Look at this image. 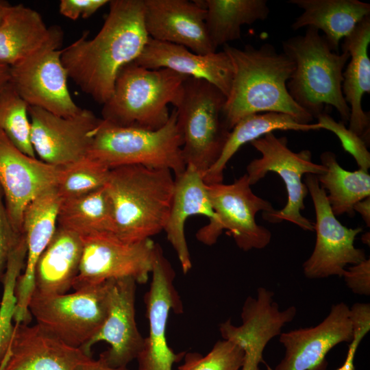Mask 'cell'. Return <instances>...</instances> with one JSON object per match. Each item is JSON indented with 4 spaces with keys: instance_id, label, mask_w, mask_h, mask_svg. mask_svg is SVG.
<instances>
[{
    "instance_id": "cell-1",
    "label": "cell",
    "mask_w": 370,
    "mask_h": 370,
    "mask_svg": "<svg viewBox=\"0 0 370 370\" xmlns=\"http://www.w3.org/2000/svg\"><path fill=\"white\" fill-rule=\"evenodd\" d=\"M99 32L91 39L85 32L62 49L69 78L96 102L110 97L119 71L134 62L149 36L144 25V0H112Z\"/></svg>"
},
{
    "instance_id": "cell-2",
    "label": "cell",
    "mask_w": 370,
    "mask_h": 370,
    "mask_svg": "<svg viewBox=\"0 0 370 370\" xmlns=\"http://www.w3.org/2000/svg\"><path fill=\"white\" fill-rule=\"evenodd\" d=\"M223 51L234 68L231 90L223 108L230 131L244 117L261 112L286 114L301 124L314 120L288 91L286 84L295 64L284 53H278L269 43L259 48L247 45L243 49L225 44Z\"/></svg>"
},
{
    "instance_id": "cell-3",
    "label": "cell",
    "mask_w": 370,
    "mask_h": 370,
    "mask_svg": "<svg viewBox=\"0 0 370 370\" xmlns=\"http://www.w3.org/2000/svg\"><path fill=\"white\" fill-rule=\"evenodd\" d=\"M111 199L119 238L139 242L164 230L174 191L168 169L126 165L110 170L104 185Z\"/></svg>"
},
{
    "instance_id": "cell-4",
    "label": "cell",
    "mask_w": 370,
    "mask_h": 370,
    "mask_svg": "<svg viewBox=\"0 0 370 370\" xmlns=\"http://www.w3.org/2000/svg\"><path fill=\"white\" fill-rule=\"evenodd\" d=\"M282 49L295 64L286 84L293 100L313 118L325 111V106H332L344 123L349 121L350 109L342 92L349 53L332 51L325 36L312 27L304 35L283 41Z\"/></svg>"
},
{
    "instance_id": "cell-5",
    "label": "cell",
    "mask_w": 370,
    "mask_h": 370,
    "mask_svg": "<svg viewBox=\"0 0 370 370\" xmlns=\"http://www.w3.org/2000/svg\"><path fill=\"white\" fill-rule=\"evenodd\" d=\"M188 77L169 69H148L132 62L119 71L102 119L114 125L157 130L168 121V105L178 103Z\"/></svg>"
},
{
    "instance_id": "cell-6",
    "label": "cell",
    "mask_w": 370,
    "mask_h": 370,
    "mask_svg": "<svg viewBox=\"0 0 370 370\" xmlns=\"http://www.w3.org/2000/svg\"><path fill=\"white\" fill-rule=\"evenodd\" d=\"M176 110L160 129L120 126L103 121L97 127L87 157L109 169L126 165L168 169L175 177L186 166L183 141L176 124Z\"/></svg>"
},
{
    "instance_id": "cell-7",
    "label": "cell",
    "mask_w": 370,
    "mask_h": 370,
    "mask_svg": "<svg viewBox=\"0 0 370 370\" xmlns=\"http://www.w3.org/2000/svg\"><path fill=\"white\" fill-rule=\"evenodd\" d=\"M226 99L210 82L188 77L175 106L184 163L202 177L219 159L230 132L223 114Z\"/></svg>"
},
{
    "instance_id": "cell-8",
    "label": "cell",
    "mask_w": 370,
    "mask_h": 370,
    "mask_svg": "<svg viewBox=\"0 0 370 370\" xmlns=\"http://www.w3.org/2000/svg\"><path fill=\"white\" fill-rule=\"evenodd\" d=\"M250 143L261 153L260 158L251 160L247 166L246 174L250 185L256 184L268 172L273 171L284 181L288 195L287 202L282 209L262 212V218L272 223L287 221L302 230L313 231L314 223L301 213L305 208L304 199L308 193L306 184L302 182V176L322 175L326 172V168L312 162L310 151L293 152L288 147L286 137L278 138L273 132Z\"/></svg>"
},
{
    "instance_id": "cell-9",
    "label": "cell",
    "mask_w": 370,
    "mask_h": 370,
    "mask_svg": "<svg viewBox=\"0 0 370 370\" xmlns=\"http://www.w3.org/2000/svg\"><path fill=\"white\" fill-rule=\"evenodd\" d=\"M206 185L216 219L197 232L198 241L213 245L225 230L245 251L263 249L269 244L271 232L258 225L255 217L260 211L267 212L274 208L269 201L253 193L246 173L232 184Z\"/></svg>"
},
{
    "instance_id": "cell-10",
    "label": "cell",
    "mask_w": 370,
    "mask_h": 370,
    "mask_svg": "<svg viewBox=\"0 0 370 370\" xmlns=\"http://www.w3.org/2000/svg\"><path fill=\"white\" fill-rule=\"evenodd\" d=\"M28 308L36 323L67 345L83 349L106 317L108 281L71 293L32 296Z\"/></svg>"
},
{
    "instance_id": "cell-11",
    "label": "cell",
    "mask_w": 370,
    "mask_h": 370,
    "mask_svg": "<svg viewBox=\"0 0 370 370\" xmlns=\"http://www.w3.org/2000/svg\"><path fill=\"white\" fill-rule=\"evenodd\" d=\"M63 38L61 29L40 49L10 66V84L29 105L55 114L70 116L82 108L69 92L67 72L59 49Z\"/></svg>"
},
{
    "instance_id": "cell-12",
    "label": "cell",
    "mask_w": 370,
    "mask_h": 370,
    "mask_svg": "<svg viewBox=\"0 0 370 370\" xmlns=\"http://www.w3.org/2000/svg\"><path fill=\"white\" fill-rule=\"evenodd\" d=\"M83 240L74 290L121 278H132L137 284L147 282L157 245L151 238L127 242L114 234H101Z\"/></svg>"
},
{
    "instance_id": "cell-13",
    "label": "cell",
    "mask_w": 370,
    "mask_h": 370,
    "mask_svg": "<svg viewBox=\"0 0 370 370\" xmlns=\"http://www.w3.org/2000/svg\"><path fill=\"white\" fill-rule=\"evenodd\" d=\"M304 184L315 210L316 243L312 254L303 264L304 273L308 279L342 277L348 264H356L367 259L364 250L354 245L362 229L349 228L336 219L317 175L306 174Z\"/></svg>"
},
{
    "instance_id": "cell-14",
    "label": "cell",
    "mask_w": 370,
    "mask_h": 370,
    "mask_svg": "<svg viewBox=\"0 0 370 370\" xmlns=\"http://www.w3.org/2000/svg\"><path fill=\"white\" fill-rule=\"evenodd\" d=\"M151 273L152 280L144 297L149 335L144 338L136 358L138 370H172L173 364L181 361L186 352L176 354L169 347L166 324L170 311L180 314L183 307L173 283L175 273L158 243Z\"/></svg>"
},
{
    "instance_id": "cell-15",
    "label": "cell",
    "mask_w": 370,
    "mask_h": 370,
    "mask_svg": "<svg viewBox=\"0 0 370 370\" xmlns=\"http://www.w3.org/2000/svg\"><path fill=\"white\" fill-rule=\"evenodd\" d=\"M31 141L36 156L56 166H64L87 156L101 119L87 109L62 116L29 106Z\"/></svg>"
},
{
    "instance_id": "cell-16",
    "label": "cell",
    "mask_w": 370,
    "mask_h": 370,
    "mask_svg": "<svg viewBox=\"0 0 370 370\" xmlns=\"http://www.w3.org/2000/svg\"><path fill=\"white\" fill-rule=\"evenodd\" d=\"M60 167L18 150L0 129V188L15 232L23 233L25 209L45 190L55 187Z\"/></svg>"
},
{
    "instance_id": "cell-17",
    "label": "cell",
    "mask_w": 370,
    "mask_h": 370,
    "mask_svg": "<svg viewBox=\"0 0 370 370\" xmlns=\"http://www.w3.org/2000/svg\"><path fill=\"white\" fill-rule=\"evenodd\" d=\"M108 308L103 325L83 348L92 356L91 347L99 341L110 345L101 356L113 367H127L137 358L143 349L144 337L139 332L135 319L136 282L132 278L108 280Z\"/></svg>"
},
{
    "instance_id": "cell-18",
    "label": "cell",
    "mask_w": 370,
    "mask_h": 370,
    "mask_svg": "<svg viewBox=\"0 0 370 370\" xmlns=\"http://www.w3.org/2000/svg\"><path fill=\"white\" fill-rule=\"evenodd\" d=\"M353 323L350 308L341 302L314 327L299 328L280 334L284 356L273 370H325L326 356L336 345L350 343Z\"/></svg>"
},
{
    "instance_id": "cell-19",
    "label": "cell",
    "mask_w": 370,
    "mask_h": 370,
    "mask_svg": "<svg viewBox=\"0 0 370 370\" xmlns=\"http://www.w3.org/2000/svg\"><path fill=\"white\" fill-rule=\"evenodd\" d=\"M273 297L272 291L258 288L257 297L249 296L244 303L240 326L234 325L230 319L219 325L223 339L235 342L245 352L241 370H260L259 364L264 362L262 354L267 344L280 336L282 327L296 315L295 306L280 310Z\"/></svg>"
},
{
    "instance_id": "cell-20",
    "label": "cell",
    "mask_w": 370,
    "mask_h": 370,
    "mask_svg": "<svg viewBox=\"0 0 370 370\" xmlns=\"http://www.w3.org/2000/svg\"><path fill=\"white\" fill-rule=\"evenodd\" d=\"M203 1L144 0V25L156 40L206 55L216 52L206 27Z\"/></svg>"
},
{
    "instance_id": "cell-21",
    "label": "cell",
    "mask_w": 370,
    "mask_h": 370,
    "mask_svg": "<svg viewBox=\"0 0 370 370\" xmlns=\"http://www.w3.org/2000/svg\"><path fill=\"white\" fill-rule=\"evenodd\" d=\"M89 356L36 323H14L0 370H79Z\"/></svg>"
},
{
    "instance_id": "cell-22",
    "label": "cell",
    "mask_w": 370,
    "mask_h": 370,
    "mask_svg": "<svg viewBox=\"0 0 370 370\" xmlns=\"http://www.w3.org/2000/svg\"><path fill=\"white\" fill-rule=\"evenodd\" d=\"M60 203L56 187H52L32 200L24 212L23 229L27 255L24 272L17 278L14 289L16 299L14 323L29 324L32 320L28 306L33 293L34 269L58 227Z\"/></svg>"
},
{
    "instance_id": "cell-23",
    "label": "cell",
    "mask_w": 370,
    "mask_h": 370,
    "mask_svg": "<svg viewBox=\"0 0 370 370\" xmlns=\"http://www.w3.org/2000/svg\"><path fill=\"white\" fill-rule=\"evenodd\" d=\"M148 69H169L177 73L206 80L227 97L232 87L234 68L224 51L201 55L185 47L149 38L134 61Z\"/></svg>"
},
{
    "instance_id": "cell-24",
    "label": "cell",
    "mask_w": 370,
    "mask_h": 370,
    "mask_svg": "<svg viewBox=\"0 0 370 370\" xmlns=\"http://www.w3.org/2000/svg\"><path fill=\"white\" fill-rule=\"evenodd\" d=\"M196 214L204 215L210 221L216 219L202 175L193 166L188 165L181 175L175 177L171 209L164 228L184 274L192 268L185 223L188 217Z\"/></svg>"
},
{
    "instance_id": "cell-25",
    "label": "cell",
    "mask_w": 370,
    "mask_h": 370,
    "mask_svg": "<svg viewBox=\"0 0 370 370\" xmlns=\"http://www.w3.org/2000/svg\"><path fill=\"white\" fill-rule=\"evenodd\" d=\"M370 15L360 21L343 38L342 50L347 51L351 60L343 73L342 92L350 109L349 130L360 136L367 146L370 140L369 114L362 108L365 93L370 92Z\"/></svg>"
},
{
    "instance_id": "cell-26",
    "label": "cell",
    "mask_w": 370,
    "mask_h": 370,
    "mask_svg": "<svg viewBox=\"0 0 370 370\" xmlns=\"http://www.w3.org/2000/svg\"><path fill=\"white\" fill-rule=\"evenodd\" d=\"M83 247L80 236L58 227L36 264L32 296L67 293L78 275Z\"/></svg>"
},
{
    "instance_id": "cell-27",
    "label": "cell",
    "mask_w": 370,
    "mask_h": 370,
    "mask_svg": "<svg viewBox=\"0 0 370 370\" xmlns=\"http://www.w3.org/2000/svg\"><path fill=\"white\" fill-rule=\"evenodd\" d=\"M60 27H47L40 14L22 4L10 6L0 24V64L13 66L47 44Z\"/></svg>"
},
{
    "instance_id": "cell-28",
    "label": "cell",
    "mask_w": 370,
    "mask_h": 370,
    "mask_svg": "<svg viewBox=\"0 0 370 370\" xmlns=\"http://www.w3.org/2000/svg\"><path fill=\"white\" fill-rule=\"evenodd\" d=\"M288 3L304 10L292 24L295 31L312 27L324 32L332 51L338 53L341 39L358 23L370 15V4L358 0H291Z\"/></svg>"
},
{
    "instance_id": "cell-29",
    "label": "cell",
    "mask_w": 370,
    "mask_h": 370,
    "mask_svg": "<svg viewBox=\"0 0 370 370\" xmlns=\"http://www.w3.org/2000/svg\"><path fill=\"white\" fill-rule=\"evenodd\" d=\"M321 129L318 123L301 124L291 116L280 112H270L245 116L232 129L219 159L203 179L206 184L223 183L226 165L240 147L268 133L275 130L308 132Z\"/></svg>"
},
{
    "instance_id": "cell-30",
    "label": "cell",
    "mask_w": 370,
    "mask_h": 370,
    "mask_svg": "<svg viewBox=\"0 0 370 370\" xmlns=\"http://www.w3.org/2000/svg\"><path fill=\"white\" fill-rule=\"evenodd\" d=\"M58 227L82 238L101 234H115L112 204L105 186L81 196L60 200Z\"/></svg>"
},
{
    "instance_id": "cell-31",
    "label": "cell",
    "mask_w": 370,
    "mask_h": 370,
    "mask_svg": "<svg viewBox=\"0 0 370 370\" xmlns=\"http://www.w3.org/2000/svg\"><path fill=\"white\" fill-rule=\"evenodd\" d=\"M266 0H203L206 27L215 49L240 39L241 27L265 20L269 14Z\"/></svg>"
},
{
    "instance_id": "cell-32",
    "label": "cell",
    "mask_w": 370,
    "mask_h": 370,
    "mask_svg": "<svg viewBox=\"0 0 370 370\" xmlns=\"http://www.w3.org/2000/svg\"><path fill=\"white\" fill-rule=\"evenodd\" d=\"M320 158L326 172L317 177L320 186L328 191L327 199L334 214L336 217L346 213L353 216L355 204L370 197L369 171L344 169L337 162L335 153L330 151L323 152Z\"/></svg>"
},
{
    "instance_id": "cell-33",
    "label": "cell",
    "mask_w": 370,
    "mask_h": 370,
    "mask_svg": "<svg viewBox=\"0 0 370 370\" xmlns=\"http://www.w3.org/2000/svg\"><path fill=\"white\" fill-rule=\"evenodd\" d=\"M29 105L10 84L0 91V129L21 152L33 158Z\"/></svg>"
},
{
    "instance_id": "cell-34",
    "label": "cell",
    "mask_w": 370,
    "mask_h": 370,
    "mask_svg": "<svg viewBox=\"0 0 370 370\" xmlns=\"http://www.w3.org/2000/svg\"><path fill=\"white\" fill-rule=\"evenodd\" d=\"M27 244L23 235L10 255L2 278L3 295L0 304V365L6 356L13 335L16 306L14 289L17 278L25 267Z\"/></svg>"
},
{
    "instance_id": "cell-35",
    "label": "cell",
    "mask_w": 370,
    "mask_h": 370,
    "mask_svg": "<svg viewBox=\"0 0 370 370\" xmlns=\"http://www.w3.org/2000/svg\"><path fill=\"white\" fill-rule=\"evenodd\" d=\"M110 170L87 156L61 166L55 186L60 200L81 196L103 187Z\"/></svg>"
},
{
    "instance_id": "cell-36",
    "label": "cell",
    "mask_w": 370,
    "mask_h": 370,
    "mask_svg": "<svg viewBox=\"0 0 370 370\" xmlns=\"http://www.w3.org/2000/svg\"><path fill=\"white\" fill-rule=\"evenodd\" d=\"M184 363L177 370H241L245 352L240 345L227 339L218 341L206 355L186 352Z\"/></svg>"
},
{
    "instance_id": "cell-37",
    "label": "cell",
    "mask_w": 370,
    "mask_h": 370,
    "mask_svg": "<svg viewBox=\"0 0 370 370\" xmlns=\"http://www.w3.org/2000/svg\"><path fill=\"white\" fill-rule=\"evenodd\" d=\"M317 119L321 129L329 130L337 136L344 150L354 157L360 169L368 171L370 168V153L364 140L346 128L343 121H336L325 111L317 116Z\"/></svg>"
},
{
    "instance_id": "cell-38",
    "label": "cell",
    "mask_w": 370,
    "mask_h": 370,
    "mask_svg": "<svg viewBox=\"0 0 370 370\" xmlns=\"http://www.w3.org/2000/svg\"><path fill=\"white\" fill-rule=\"evenodd\" d=\"M353 323V338L349 343L344 363L336 370H355L354 358L360 343L370 330L369 304H354L350 308Z\"/></svg>"
},
{
    "instance_id": "cell-39",
    "label": "cell",
    "mask_w": 370,
    "mask_h": 370,
    "mask_svg": "<svg viewBox=\"0 0 370 370\" xmlns=\"http://www.w3.org/2000/svg\"><path fill=\"white\" fill-rule=\"evenodd\" d=\"M23 234L15 232L11 225L0 188V281L4 275L10 255Z\"/></svg>"
},
{
    "instance_id": "cell-40",
    "label": "cell",
    "mask_w": 370,
    "mask_h": 370,
    "mask_svg": "<svg viewBox=\"0 0 370 370\" xmlns=\"http://www.w3.org/2000/svg\"><path fill=\"white\" fill-rule=\"evenodd\" d=\"M342 277L354 293L367 296L370 295L369 258L345 269Z\"/></svg>"
},
{
    "instance_id": "cell-41",
    "label": "cell",
    "mask_w": 370,
    "mask_h": 370,
    "mask_svg": "<svg viewBox=\"0 0 370 370\" xmlns=\"http://www.w3.org/2000/svg\"><path fill=\"white\" fill-rule=\"evenodd\" d=\"M108 0H61L59 11L62 15L72 20L79 17L88 18L99 9L109 3Z\"/></svg>"
},
{
    "instance_id": "cell-42",
    "label": "cell",
    "mask_w": 370,
    "mask_h": 370,
    "mask_svg": "<svg viewBox=\"0 0 370 370\" xmlns=\"http://www.w3.org/2000/svg\"><path fill=\"white\" fill-rule=\"evenodd\" d=\"M79 370H130L127 367H113L108 365L105 360L99 356L97 360L92 357L89 358L80 367Z\"/></svg>"
},
{
    "instance_id": "cell-43",
    "label": "cell",
    "mask_w": 370,
    "mask_h": 370,
    "mask_svg": "<svg viewBox=\"0 0 370 370\" xmlns=\"http://www.w3.org/2000/svg\"><path fill=\"white\" fill-rule=\"evenodd\" d=\"M354 211L358 212L367 226H370V197H368L355 204Z\"/></svg>"
},
{
    "instance_id": "cell-44",
    "label": "cell",
    "mask_w": 370,
    "mask_h": 370,
    "mask_svg": "<svg viewBox=\"0 0 370 370\" xmlns=\"http://www.w3.org/2000/svg\"><path fill=\"white\" fill-rule=\"evenodd\" d=\"M10 82V66L0 64V91Z\"/></svg>"
},
{
    "instance_id": "cell-45",
    "label": "cell",
    "mask_w": 370,
    "mask_h": 370,
    "mask_svg": "<svg viewBox=\"0 0 370 370\" xmlns=\"http://www.w3.org/2000/svg\"><path fill=\"white\" fill-rule=\"evenodd\" d=\"M10 6L8 2L0 0V24Z\"/></svg>"
},
{
    "instance_id": "cell-46",
    "label": "cell",
    "mask_w": 370,
    "mask_h": 370,
    "mask_svg": "<svg viewBox=\"0 0 370 370\" xmlns=\"http://www.w3.org/2000/svg\"><path fill=\"white\" fill-rule=\"evenodd\" d=\"M369 239H370V238H369V232L364 234L361 237L362 241L364 243H365V244H367L368 245H369V244H370V241H369L370 240Z\"/></svg>"
}]
</instances>
